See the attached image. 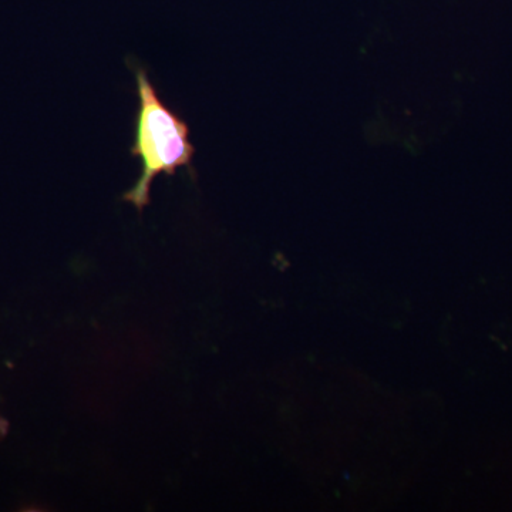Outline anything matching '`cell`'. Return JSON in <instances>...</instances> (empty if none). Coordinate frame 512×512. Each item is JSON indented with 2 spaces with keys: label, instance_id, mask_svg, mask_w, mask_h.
<instances>
[{
  "label": "cell",
  "instance_id": "obj_1",
  "mask_svg": "<svg viewBox=\"0 0 512 512\" xmlns=\"http://www.w3.org/2000/svg\"><path fill=\"white\" fill-rule=\"evenodd\" d=\"M130 67L138 96L130 154L140 161L141 173L123 200L141 212L150 204L151 185L160 175L174 177L185 170L195 178V147L187 121L161 99L147 70L138 63Z\"/></svg>",
  "mask_w": 512,
  "mask_h": 512
},
{
  "label": "cell",
  "instance_id": "obj_2",
  "mask_svg": "<svg viewBox=\"0 0 512 512\" xmlns=\"http://www.w3.org/2000/svg\"><path fill=\"white\" fill-rule=\"evenodd\" d=\"M6 433H8V423L0 417V439L5 437Z\"/></svg>",
  "mask_w": 512,
  "mask_h": 512
}]
</instances>
